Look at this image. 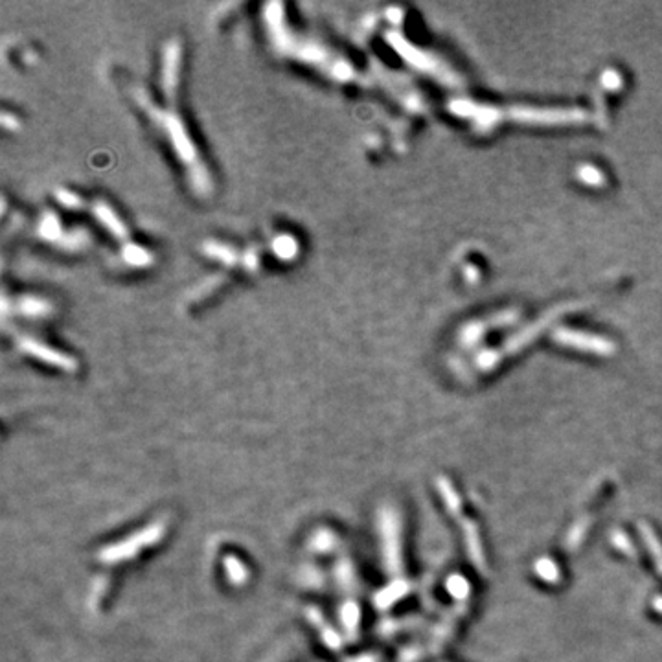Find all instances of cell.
<instances>
[{"label":"cell","mask_w":662,"mask_h":662,"mask_svg":"<svg viewBox=\"0 0 662 662\" xmlns=\"http://www.w3.org/2000/svg\"><path fill=\"white\" fill-rule=\"evenodd\" d=\"M98 216H100V219H102V223H105V225H107L109 228H111V230L114 232V234H118L120 237H122L123 234H125V230H123V226L120 225L118 221L114 219L113 214H111V212H109L107 208H105V206H102V205L98 206Z\"/></svg>","instance_id":"obj_2"},{"label":"cell","mask_w":662,"mask_h":662,"mask_svg":"<svg viewBox=\"0 0 662 662\" xmlns=\"http://www.w3.org/2000/svg\"><path fill=\"white\" fill-rule=\"evenodd\" d=\"M558 340L563 344H570V346H576V348H583V349H594V352H607V349H611V344L606 342V340H601L600 337H590V335L585 333H578V331H560V333H555Z\"/></svg>","instance_id":"obj_1"}]
</instances>
